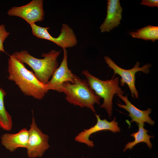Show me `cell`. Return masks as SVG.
<instances>
[{
    "label": "cell",
    "instance_id": "cell-16",
    "mask_svg": "<svg viewBox=\"0 0 158 158\" xmlns=\"http://www.w3.org/2000/svg\"><path fill=\"white\" fill-rule=\"evenodd\" d=\"M6 92L0 88V127L5 130L10 131L12 128L13 123L11 116L6 110L4 99Z\"/></svg>",
    "mask_w": 158,
    "mask_h": 158
},
{
    "label": "cell",
    "instance_id": "cell-7",
    "mask_svg": "<svg viewBox=\"0 0 158 158\" xmlns=\"http://www.w3.org/2000/svg\"><path fill=\"white\" fill-rule=\"evenodd\" d=\"M30 126L26 148L28 156L30 158L42 157L50 147L49 136L43 133L38 127L33 116Z\"/></svg>",
    "mask_w": 158,
    "mask_h": 158
},
{
    "label": "cell",
    "instance_id": "cell-5",
    "mask_svg": "<svg viewBox=\"0 0 158 158\" xmlns=\"http://www.w3.org/2000/svg\"><path fill=\"white\" fill-rule=\"evenodd\" d=\"M104 59L108 66L113 70L114 74L113 77H115L116 74L121 77L120 80V85L124 86L125 84H126L130 90L132 97L138 98V92L135 85V74L137 72H142L146 74L150 72V68L152 66V65L147 63L140 67V63L137 61L132 68L125 69L118 66L108 56H105Z\"/></svg>",
    "mask_w": 158,
    "mask_h": 158
},
{
    "label": "cell",
    "instance_id": "cell-3",
    "mask_svg": "<svg viewBox=\"0 0 158 158\" xmlns=\"http://www.w3.org/2000/svg\"><path fill=\"white\" fill-rule=\"evenodd\" d=\"M65 95V99L69 103L81 108L86 107L95 113V104H100L101 98L96 95L86 79L75 75L74 83H64L61 93Z\"/></svg>",
    "mask_w": 158,
    "mask_h": 158
},
{
    "label": "cell",
    "instance_id": "cell-18",
    "mask_svg": "<svg viewBox=\"0 0 158 158\" xmlns=\"http://www.w3.org/2000/svg\"><path fill=\"white\" fill-rule=\"evenodd\" d=\"M140 4V5L151 7H158L157 0H142Z\"/></svg>",
    "mask_w": 158,
    "mask_h": 158
},
{
    "label": "cell",
    "instance_id": "cell-14",
    "mask_svg": "<svg viewBox=\"0 0 158 158\" xmlns=\"http://www.w3.org/2000/svg\"><path fill=\"white\" fill-rule=\"evenodd\" d=\"M138 130L136 132L131 134L130 136L133 137L134 140L129 142L125 145L123 151H125L127 149L131 150L136 145L140 143L144 142L146 143L148 147L150 148H152V145L150 141L151 138H154V136L149 135L147 133L148 131L144 128L143 125L138 124Z\"/></svg>",
    "mask_w": 158,
    "mask_h": 158
},
{
    "label": "cell",
    "instance_id": "cell-1",
    "mask_svg": "<svg viewBox=\"0 0 158 158\" xmlns=\"http://www.w3.org/2000/svg\"><path fill=\"white\" fill-rule=\"evenodd\" d=\"M8 63V80L14 82L24 95L37 99L43 98L47 93L46 85L27 69L23 63L11 55L9 56Z\"/></svg>",
    "mask_w": 158,
    "mask_h": 158
},
{
    "label": "cell",
    "instance_id": "cell-10",
    "mask_svg": "<svg viewBox=\"0 0 158 158\" xmlns=\"http://www.w3.org/2000/svg\"><path fill=\"white\" fill-rule=\"evenodd\" d=\"M95 116L97 119L96 124L89 128L84 129L78 133L74 139L76 141L84 143L90 147H93L95 145L93 141L89 139L92 134L103 130H109L114 133L121 131L118 122L116 121V117L112 121H109L106 119H101L99 115L95 114Z\"/></svg>",
    "mask_w": 158,
    "mask_h": 158
},
{
    "label": "cell",
    "instance_id": "cell-12",
    "mask_svg": "<svg viewBox=\"0 0 158 158\" xmlns=\"http://www.w3.org/2000/svg\"><path fill=\"white\" fill-rule=\"evenodd\" d=\"M107 15L100 25L101 32H109L120 24L122 19L123 9L119 0L107 1Z\"/></svg>",
    "mask_w": 158,
    "mask_h": 158
},
{
    "label": "cell",
    "instance_id": "cell-15",
    "mask_svg": "<svg viewBox=\"0 0 158 158\" xmlns=\"http://www.w3.org/2000/svg\"><path fill=\"white\" fill-rule=\"evenodd\" d=\"M136 32H130L129 34L134 38L142 39L145 40H151L154 42L158 39V26L147 25Z\"/></svg>",
    "mask_w": 158,
    "mask_h": 158
},
{
    "label": "cell",
    "instance_id": "cell-9",
    "mask_svg": "<svg viewBox=\"0 0 158 158\" xmlns=\"http://www.w3.org/2000/svg\"><path fill=\"white\" fill-rule=\"evenodd\" d=\"M63 57L60 66L56 69L48 83L46 85L47 93L50 90L61 93L63 84L65 82L74 83L75 74L73 73L68 65V53L66 49H63Z\"/></svg>",
    "mask_w": 158,
    "mask_h": 158
},
{
    "label": "cell",
    "instance_id": "cell-8",
    "mask_svg": "<svg viewBox=\"0 0 158 158\" xmlns=\"http://www.w3.org/2000/svg\"><path fill=\"white\" fill-rule=\"evenodd\" d=\"M43 0H33L24 6L12 7L7 14L10 16L21 18L30 25L43 20Z\"/></svg>",
    "mask_w": 158,
    "mask_h": 158
},
{
    "label": "cell",
    "instance_id": "cell-2",
    "mask_svg": "<svg viewBox=\"0 0 158 158\" xmlns=\"http://www.w3.org/2000/svg\"><path fill=\"white\" fill-rule=\"evenodd\" d=\"M61 51L52 49L48 53H43L42 59L36 58L26 50L15 51L11 54L19 61L28 65L35 72L38 79L44 85L49 82L58 67L57 58Z\"/></svg>",
    "mask_w": 158,
    "mask_h": 158
},
{
    "label": "cell",
    "instance_id": "cell-6",
    "mask_svg": "<svg viewBox=\"0 0 158 158\" xmlns=\"http://www.w3.org/2000/svg\"><path fill=\"white\" fill-rule=\"evenodd\" d=\"M32 34L37 38L51 41L62 49L71 48L77 43V39L73 30L67 24L62 25L61 33L57 37L51 36L48 32L49 27H43L35 23L30 25Z\"/></svg>",
    "mask_w": 158,
    "mask_h": 158
},
{
    "label": "cell",
    "instance_id": "cell-4",
    "mask_svg": "<svg viewBox=\"0 0 158 158\" xmlns=\"http://www.w3.org/2000/svg\"><path fill=\"white\" fill-rule=\"evenodd\" d=\"M82 74L86 78L89 85L95 94L103 99V102L99 107L105 109L109 117L113 111V99L115 95H123L124 91L119 86L118 77H112L110 80H102L91 74L86 70L83 71Z\"/></svg>",
    "mask_w": 158,
    "mask_h": 158
},
{
    "label": "cell",
    "instance_id": "cell-11",
    "mask_svg": "<svg viewBox=\"0 0 158 158\" xmlns=\"http://www.w3.org/2000/svg\"><path fill=\"white\" fill-rule=\"evenodd\" d=\"M116 95L125 102V104L121 102L116 104L119 107L123 109L128 112V115L131 118L130 122H135L138 124L143 126L145 122L151 126L154 124L155 122L149 116L152 111L150 108H148L146 110H141L131 103L128 99L127 95L123 96L119 94Z\"/></svg>",
    "mask_w": 158,
    "mask_h": 158
},
{
    "label": "cell",
    "instance_id": "cell-13",
    "mask_svg": "<svg viewBox=\"0 0 158 158\" xmlns=\"http://www.w3.org/2000/svg\"><path fill=\"white\" fill-rule=\"evenodd\" d=\"M28 137V130L24 128L16 133L4 134L1 137V142L7 150L13 152L19 148L26 149Z\"/></svg>",
    "mask_w": 158,
    "mask_h": 158
},
{
    "label": "cell",
    "instance_id": "cell-17",
    "mask_svg": "<svg viewBox=\"0 0 158 158\" xmlns=\"http://www.w3.org/2000/svg\"><path fill=\"white\" fill-rule=\"evenodd\" d=\"M10 33L6 30L5 25L0 24V52H5L3 43L5 39L8 37Z\"/></svg>",
    "mask_w": 158,
    "mask_h": 158
}]
</instances>
